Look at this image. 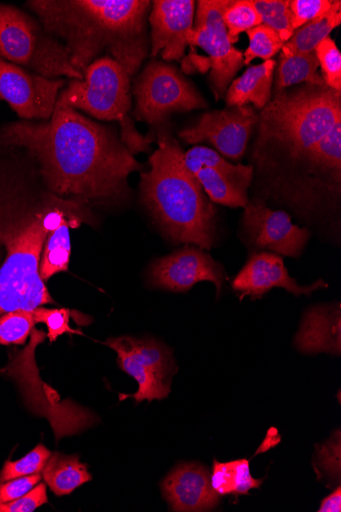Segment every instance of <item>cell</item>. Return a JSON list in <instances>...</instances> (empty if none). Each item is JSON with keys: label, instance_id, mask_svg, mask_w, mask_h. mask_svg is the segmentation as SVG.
Masks as SVG:
<instances>
[{"label": "cell", "instance_id": "1", "mask_svg": "<svg viewBox=\"0 0 341 512\" xmlns=\"http://www.w3.org/2000/svg\"><path fill=\"white\" fill-rule=\"evenodd\" d=\"M0 146L28 151L47 190L81 204L124 201L128 176L142 169L113 129L65 106H56L45 123L6 125L0 129Z\"/></svg>", "mask_w": 341, "mask_h": 512}, {"label": "cell", "instance_id": "2", "mask_svg": "<svg viewBox=\"0 0 341 512\" xmlns=\"http://www.w3.org/2000/svg\"><path fill=\"white\" fill-rule=\"evenodd\" d=\"M27 7L63 43L72 66L84 71L110 53L131 77L148 57L146 0H33Z\"/></svg>", "mask_w": 341, "mask_h": 512}, {"label": "cell", "instance_id": "3", "mask_svg": "<svg viewBox=\"0 0 341 512\" xmlns=\"http://www.w3.org/2000/svg\"><path fill=\"white\" fill-rule=\"evenodd\" d=\"M340 122V92L328 86L307 85L296 91L276 93L260 117L259 150L255 154L259 170H270L276 164L275 169L282 164L287 171L295 169L287 199L300 171L297 202L312 207L314 197L321 194L311 167V150Z\"/></svg>", "mask_w": 341, "mask_h": 512}, {"label": "cell", "instance_id": "4", "mask_svg": "<svg viewBox=\"0 0 341 512\" xmlns=\"http://www.w3.org/2000/svg\"><path fill=\"white\" fill-rule=\"evenodd\" d=\"M159 148L142 173L140 199L164 235L174 244L211 250L216 242V210L189 171L175 139L159 135Z\"/></svg>", "mask_w": 341, "mask_h": 512}, {"label": "cell", "instance_id": "5", "mask_svg": "<svg viewBox=\"0 0 341 512\" xmlns=\"http://www.w3.org/2000/svg\"><path fill=\"white\" fill-rule=\"evenodd\" d=\"M59 96L56 106L83 110L94 118L119 121L122 142L132 155L149 152L151 142L135 129L128 113L131 109L130 76L112 57L94 61Z\"/></svg>", "mask_w": 341, "mask_h": 512}, {"label": "cell", "instance_id": "6", "mask_svg": "<svg viewBox=\"0 0 341 512\" xmlns=\"http://www.w3.org/2000/svg\"><path fill=\"white\" fill-rule=\"evenodd\" d=\"M0 58L50 79L84 78L72 66L63 43L12 6L0 5Z\"/></svg>", "mask_w": 341, "mask_h": 512}, {"label": "cell", "instance_id": "7", "mask_svg": "<svg viewBox=\"0 0 341 512\" xmlns=\"http://www.w3.org/2000/svg\"><path fill=\"white\" fill-rule=\"evenodd\" d=\"M136 119L158 124L169 115L207 108L205 100L173 66L152 62L134 85Z\"/></svg>", "mask_w": 341, "mask_h": 512}, {"label": "cell", "instance_id": "8", "mask_svg": "<svg viewBox=\"0 0 341 512\" xmlns=\"http://www.w3.org/2000/svg\"><path fill=\"white\" fill-rule=\"evenodd\" d=\"M105 345L117 353L120 368L138 384V391L132 395L121 394V401L133 398L138 404L143 400L152 402L169 396L176 372L169 348L153 339L128 336L111 338Z\"/></svg>", "mask_w": 341, "mask_h": 512}, {"label": "cell", "instance_id": "9", "mask_svg": "<svg viewBox=\"0 0 341 512\" xmlns=\"http://www.w3.org/2000/svg\"><path fill=\"white\" fill-rule=\"evenodd\" d=\"M228 4L229 0H201L196 25L187 35L188 45L199 46L209 55L207 60L217 100L225 96L229 83L245 66V58L230 42L223 21V12Z\"/></svg>", "mask_w": 341, "mask_h": 512}, {"label": "cell", "instance_id": "10", "mask_svg": "<svg viewBox=\"0 0 341 512\" xmlns=\"http://www.w3.org/2000/svg\"><path fill=\"white\" fill-rule=\"evenodd\" d=\"M184 161L213 203L231 208H245L248 205L254 167L234 165L216 151L202 146L184 153Z\"/></svg>", "mask_w": 341, "mask_h": 512}, {"label": "cell", "instance_id": "11", "mask_svg": "<svg viewBox=\"0 0 341 512\" xmlns=\"http://www.w3.org/2000/svg\"><path fill=\"white\" fill-rule=\"evenodd\" d=\"M242 240L256 252L299 258L311 238L308 228L292 223L284 211H275L261 200L248 203L242 219Z\"/></svg>", "mask_w": 341, "mask_h": 512}, {"label": "cell", "instance_id": "12", "mask_svg": "<svg viewBox=\"0 0 341 512\" xmlns=\"http://www.w3.org/2000/svg\"><path fill=\"white\" fill-rule=\"evenodd\" d=\"M63 79H50L0 58V100L22 119L50 120L55 112Z\"/></svg>", "mask_w": 341, "mask_h": 512}, {"label": "cell", "instance_id": "13", "mask_svg": "<svg viewBox=\"0 0 341 512\" xmlns=\"http://www.w3.org/2000/svg\"><path fill=\"white\" fill-rule=\"evenodd\" d=\"M258 121L252 107H233L204 114L196 125L179 132V136L189 145L209 143L225 158L237 162L245 155Z\"/></svg>", "mask_w": 341, "mask_h": 512}, {"label": "cell", "instance_id": "14", "mask_svg": "<svg viewBox=\"0 0 341 512\" xmlns=\"http://www.w3.org/2000/svg\"><path fill=\"white\" fill-rule=\"evenodd\" d=\"M226 273L222 264L205 250L185 245L184 248L164 258L157 259L149 271L153 287L176 293L189 291L202 282L215 285L220 296Z\"/></svg>", "mask_w": 341, "mask_h": 512}, {"label": "cell", "instance_id": "15", "mask_svg": "<svg viewBox=\"0 0 341 512\" xmlns=\"http://www.w3.org/2000/svg\"><path fill=\"white\" fill-rule=\"evenodd\" d=\"M45 304L55 301L42 281L39 262L25 250L11 248L0 268V316Z\"/></svg>", "mask_w": 341, "mask_h": 512}, {"label": "cell", "instance_id": "16", "mask_svg": "<svg viewBox=\"0 0 341 512\" xmlns=\"http://www.w3.org/2000/svg\"><path fill=\"white\" fill-rule=\"evenodd\" d=\"M320 279L312 286H300L292 278L281 256L270 252H255L234 278L232 288L242 300L245 297L260 299L274 288H281L295 296L311 295L315 291L327 288Z\"/></svg>", "mask_w": 341, "mask_h": 512}, {"label": "cell", "instance_id": "17", "mask_svg": "<svg viewBox=\"0 0 341 512\" xmlns=\"http://www.w3.org/2000/svg\"><path fill=\"white\" fill-rule=\"evenodd\" d=\"M196 2L193 0H157L150 16L152 57L180 61L185 54L188 32L193 27Z\"/></svg>", "mask_w": 341, "mask_h": 512}, {"label": "cell", "instance_id": "18", "mask_svg": "<svg viewBox=\"0 0 341 512\" xmlns=\"http://www.w3.org/2000/svg\"><path fill=\"white\" fill-rule=\"evenodd\" d=\"M165 499L173 511H210L220 501L207 468L198 463H181L162 483Z\"/></svg>", "mask_w": 341, "mask_h": 512}, {"label": "cell", "instance_id": "19", "mask_svg": "<svg viewBox=\"0 0 341 512\" xmlns=\"http://www.w3.org/2000/svg\"><path fill=\"white\" fill-rule=\"evenodd\" d=\"M340 303L310 307L295 337V347L306 355L341 354Z\"/></svg>", "mask_w": 341, "mask_h": 512}, {"label": "cell", "instance_id": "20", "mask_svg": "<svg viewBox=\"0 0 341 512\" xmlns=\"http://www.w3.org/2000/svg\"><path fill=\"white\" fill-rule=\"evenodd\" d=\"M277 63L265 61L249 68L245 74L235 79L226 92L229 107H245L249 104L263 110L271 98L273 74Z\"/></svg>", "mask_w": 341, "mask_h": 512}, {"label": "cell", "instance_id": "21", "mask_svg": "<svg viewBox=\"0 0 341 512\" xmlns=\"http://www.w3.org/2000/svg\"><path fill=\"white\" fill-rule=\"evenodd\" d=\"M87 216L86 213L69 215L55 231L47 236L39 265L40 276L44 283L54 275L68 271L71 259L70 228L78 227L86 221Z\"/></svg>", "mask_w": 341, "mask_h": 512}, {"label": "cell", "instance_id": "22", "mask_svg": "<svg viewBox=\"0 0 341 512\" xmlns=\"http://www.w3.org/2000/svg\"><path fill=\"white\" fill-rule=\"evenodd\" d=\"M42 479L57 496L69 495L92 480L87 465L77 455L54 453L47 460Z\"/></svg>", "mask_w": 341, "mask_h": 512}, {"label": "cell", "instance_id": "23", "mask_svg": "<svg viewBox=\"0 0 341 512\" xmlns=\"http://www.w3.org/2000/svg\"><path fill=\"white\" fill-rule=\"evenodd\" d=\"M341 23V3L333 2L331 8L295 30L294 34L286 41L282 48V55L292 56L315 52L317 45L329 37V34Z\"/></svg>", "mask_w": 341, "mask_h": 512}, {"label": "cell", "instance_id": "24", "mask_svg": "<svg viewBox=\"0 0 341 512\" xmlns=\"http://www.w3.org/2000/svg\"><path fill=\"white\" fill-rule=\"evenodd\" d=\"M211 484L220 496L248 494L252 489H258L263 480L255 479L251 474L248 459L229 462L214 460Z\"/></svg>", "mask_w": 341, "mask_h": 512}, {"label": "cell", "instance_id": "25", "mask_svg": "<svg viewBox=\"0 0 341 512\" xmlns=\"http://www.w3.org/2000/svg\"><path fill=\"white\" fill-rule=\"evenodd\" d=\"M319 63L315 52L284 56L281 54L276 74L275 95L285 88L299 83L326 86L318 73Z\"/></svg>", "mask_w": 341, "mask_h": 512}, {"label": "cell", "instance_id": "26", "mask_svg": "<svg viewBox=\"0 0 341 512\" xmlns=\"http://www.w3.org/2000/svg\"><path fill=\"white\" fill-rule=\"evenodd\" d=\"M223 21L232 44L238 41L242 32L249 31L262 24V19L250 0L229 2L223 12Z\"/></svg>", "mask_w": 341, "mask_h": 512}, {"label": "cell", "instance_id": "27", "mask_svg": "<svg viewBox=\"0 0 341 512\" xmlns=\"http://www.w3.org/2000/svg\"><path fill=\"white\" fill-rule=\"evenodd\" d=\"M254 7L259 13L262 24L273 29L285 43L295 30L287 0H254Z\"/></svg>", "mask_w": 341, "mask_h": 512}, {"label": "cell", "instance_id": "28", "mask_svg": "<svg viewBox=\"0 0 341 512\" xmlns=\"http://www.w3.org/2000/svg\"><path fill=\"white\" fill-rule=\"evenodd\" d=\"M34 324L32 311L17 310L0 316V345H25Z\"/></svg>", "mask_w": 341, "mask_h": 512}, {"label": "cell", "instance_id": "29", "mask_svg": "<svg viewBox=\"0 0 341 512\" xmlns=\"http://www.w3.org/2000/svg\"><path fill=\"white\" fill-rule=\"evenodd\" d=\"M250 45L243 58L245 65H250L255 59L272 60L283 48L284 42L280 36L266 25H259L247 31Z\"/></svg>", "mask_w": 341, "mask_h": 512}, {"label": "cell", "instance_id": "30", "mask_svg": "<svg viewBox=\"0 0 341 512\" xmlns=\"http://www.w3.org/2000/svg\"><path fill=\"white\" fill-rule=\"evenodd\" d=\"M51 455L52 452L50 450L44 445L39 444L25 457L17 461H7L2 473H0V483L40 474Z\"/></svg>", "mask_w": 341, "mask_h": 512}, {"label": "cell", "instance_id": "31", "mask_svg": "<svg viewBox=\"0 0 341 512\" xmlns=\"http://www.w3.org/2000/svg\"><path fill=\"white\" fill-rule=\"evenodd\" d=\"M315 54L322 70V78L329 88L341 90V54L336 43L330 37L322 40L315 49Z\"/></svg>", "mask_w": 341, "mask_h": 512}, {"label": "cell", "instance_id": "32", "mask_svg": "<svg viewBox=\"0 0 341 512\" xmlns=\"http://www.w3.org/2000/svg\"><path fill=\"white\" fill-rule=\"evenodd\" d=\"M35 323H43L47 328V337L54 343L64 334H78L70 328L71 312L68 309H47L38 307L32 311Z\"/></svg>", "mask_w": 341, "mask_h": 512}, {"label": "cell", "instance_id": "33", "mask_svg": "<svg viewBox=\"0 0 341 512\" xmlns=\"http://www.w3.org/2000/svg\"><path fill=\"white\" fill-rule=\"evenodd\" d=\"M330 0H292L289 10L292 18V28L297 30L326 13L332 6Z\"/></svg>", "mask_w": 341, "mask_h": 512}, {"label": "cell", "instance_id": "34", "mask_svg": "<svg viewBox=\"0 0 341 512\" xmlns=\"http://www.w3.org/2000/svg\"><path fill=\"white\" fill-rule=\"evenodd\" d=\"M47 501L46 485L38 483L22 497L8 503H0V512H31Z\"/></svg>", "mask_w": 341, "mask_h": 512}, {"label": "cell", "instance_id": "35", "mask_svg": "<svg viewBox=\"0 0 341 512\" xmlns=\"http://www.w3.org/2000/svg\"><path fill=\"white\" fill-rule=\"evenodd\" d=\"M320 467L331 477H340V432L317 452Z\"/></svg>", "mask_w": 341, "mask_h": 512}, {"label": "cell", "instance_id": "36", "mask_svg": "<svg viewBox=\"0 0 341 512\" xmlns=\"http://www.w3.org/2000/svg\"><path fill=\"white\" fill-rule=\"evenodd\" d=\"M42 479L41 474L0 483V503L14 501L31 491Z\"/></svg>", "mask_w": 341, "mask_h": 512}, {"label": "cell", "instance_id": "37", "mask_svg": "<svg viewBox=\"0 0 341 512\" xmlns=\"http://www.w3.org/2000/svg\"><path fill=\"white\" fill-rule=\"evenodd\" d=\"M319 512H340L341 511V488L338 487L326 497L318 510Z\"/></svg>", "mask_w": 341, "mask_h": 512}]
</instances>
